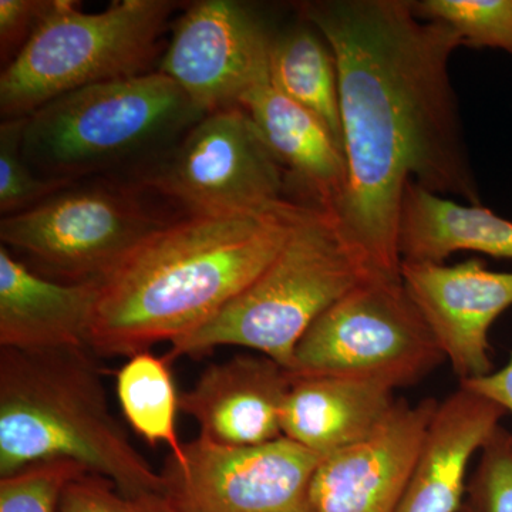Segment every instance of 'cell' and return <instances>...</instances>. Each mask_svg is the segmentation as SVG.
I'll return each instance as SVG.
<instances>
[{
	"label": "cell",
	"mask_w": 512,
	"mask_h": 512,
	"mask_svg": "<svg viewBox=\"0 0 512 512\" xmlns=\"http://www.w3.org/2000/svg\"><path fill=\"white\" fill-rule=\"evenodd\" d=\"M298 9L338 64L348 185L336 218L369 274L399 281L407 184L481 205L448 70L460 40L420 19L410 0H316Z\"/></svg>",
	"instance_id": "cell-1"
},
{
	"label": "cell",
	"mask_w": 512,
	"mask_h": 512,
	"mask_svg": "<svg viewBox=\"0 0 512 512\" xmlns=\"http://www.w3.org/2000/svg\"><path fill=\"white\" fill-rule=\"evenodd\" d=\"M305 205L184 217L158 229L97 285L94 355L131 357L200 328L274 261Z\"/></svg>",
	"instance_id": "cell-2"
},
{
	"label": "cell",
	"mask_w": 512,
	"mask_h": 512,
	"mask_svg": "<svg viewBox=\"0 0 512 512\" xmlns=\"http://www.w3.org/2000/svg\"><path fill=\"white\" fill-rule=\"evenodd\" d=\"M90 349L0 350V478L70 461L121 493H167V481L111 413Z\"/></svg>",
	"instance_id": "cell-3"
},
{
	"label": "cell",
	"mask_w": 512,
	"mask_h": 512,
	"mask_svg": "<svg viewBox=\"0 0 512 512\" xmlns=\"http://www.w3.org/2000/svg\"><path fill=\"white\" fill-rule=\"evenodd\" d=\"M205 114L156 70L49 101L26 117L22 153L46 180L128 177L163 156Z\"/></svg>",
	"instance_id": "cell-4"
},
{
	"label": "cell",
	"mask_w": 512,
	"mask_h": 512,
	"mask_svg": "<svg viewBox=\"0 0 512 512\" xmlns=\"http://www.w3.org/2000/svg\"><path fill=\"white\" fill-rule=\"evenodd\" d=\"M373 278L332 211L305 205L261 275L217 315L170 343L168 362L218 346L254 349L291 369L305 333L333 303Z\"/></svg>",
	"instance_id": "cell-5"
},
{
	"label": "cell",
	"mask_w": 512,
	"mask_h": 512,
	"mask_svg": "<svg viewBox=\"0 0 512 512\" xmlns=\"http://www.w3.org/2000/svg\"><path fill=\"white\" fill-rule=\"evenodd\" d=\"M187 3L119 0L84 13L50 0L42 22L0 76L2 119H23L49 101L92 84L156 72L171 18Z\"/></svg>",
	"instance_id": "cell-6"
},
{
	"label": "cell",
	"mask_w": 512,
	"mask_h": 512,
	"mask_svg": "<svg viewBox=\"0 0 512 512\" xmlns=\"http://www.w3.org/2000/svg\"><path fill=\"white\" fill-rule=\"evenodd\" d=\"M178 218L130 178L93 177L2 218L0 239L39 275L99 284L144 239Z\"/></svg>",
	"instance_id": "cell-7"
},
{
	"label": "cell",
	"mask_w": 512,
	"mask_h": 512,
	"mask_svg": "<svg viewBox=\"0 0 512 512\" xmlns=\"http://www.w3.org/2000/svg\"><path fill=\"white\" fill-rule=\"evenodd\" d=\"M127 178L180 218L274 211L299 201L241 106L205 114L163 156Z\"/></svg>",
	"instance_id": "cell-8"
},
{
	"label": "cell",
	"mask_w": 512,
	"mask_h": 512,
	"mask_svg": "<svg viewBox=\"0 0 512 512\" xmlns=\"http://www.w3.org/2000/svg\"><path fill=\"white\" fill-rule=\"evenodd\" d=\"M446 360L402 279L369 278L320 315L293 355L292 376H338L393 387Z\"/></svg>",
	"instance_id": "cell-9"
},
{
	"label": "cell",
	"mask_w": 512,
	"mask_h": 512,
	"mask_svg": "<svg viewBox=\"0 0 512 512\" xmlns=\"http://www.w3.org/2000/svg\"><path fill=\"white\" fill-rule=\"evenodd\" d=\"M322 457L282 436L228 447L198 437L184 464L163 473L177 512H313L311 485Z\"/></svg>",
	"instance_id": "cell-10"
},
{
	"label": "cell",
	"mask_w": 512,
	"mask_h": 512,
	"mask_svg": "<svg viewBox=\"0 0 512 512\" xmlns=\"http://www.w3.org/2000/svg\"><path fill=\"white\" fill-rule=\"evenodd\" d=\"M275 32L247 2L187 3L157 70L205 113L241 106L248 93L269 83Z\"/></svg>",
	"instance_id": "cell-11"
},
{
	"label": "cell",
	"mask_w": 512,
	"mask_h": 512,
	"mask_svg": "<svg viewBox=\"0 0 512 512\" xmlns=\"http://www.w3.org/2000/svg\"><path fill=\"white\" fill-rule=\"evenodd\" d=\"M402 282L461 382L490 375V329L512 306V272L480 258L456 265L402 262Z\"/></svg>",
	"instance_id": "cell-12"
},
{
	"label": "cell",
	"mask_w": 512,
	"mask_h": 512,
	"mask_svg": "<svg viewBox=\"0 0 512 512\" xmlns=\"http://www.w3.org/2000/svg\"><path fill=\"white\" fill-rule=\"evenodd\" d=\"M440 402L397 400L367 439L322 457L311 485L313 512H397Z\"/></svg>",
	"instance_id": "cell-13"
},
{
	"label": "cell",
	"mask_w": 512,
	"mask_h": 512,
	"mask_svg": "<svg viewBox=\"0 0 512 512\" xmlns=\"http://www.w3.org/2000/svg\"><path fill=\"white\" fill-rule=\"evenodd\" d=\"M292 382L291 370L271 357L239 355L207 367L180 394V410L197 421L202 439L259 446L282 437V407Z\"/></svg>",
	"instance_id": "cell-14"
},
{
	"label": "cell",
	"mask_w": 512,
	"mask_h": 512,
	"mask_svg": "<svg viewBox=\"0 0 512 512\" xmlns=\"http://www.w3.org/2000/svg\"><path fill=\"white\" fill-rule=\"evenodd\" d=\"M97 285L53 281L2 245L0 348L23 352L90 349Z\"/></svg>",
	"instance_id": "cell-15"
},
{
	"label": "cell",
	"mask_w": 512,
	"mask_h": 512,
	"mask_svg": "<svg viewBox=\"0 0 512 512\" xmlns=\"http://www.w3.org/2000/svg\"><path fill=\"white\" fill-rule=\"evenodd\" d=\"M505 414L463 387L440 402L397 512L460 511L468 466Z\"/></svg>",
	"instance_id": "cell-16"
},
{
	"label": "cell",
	"mask_w": 512,
	"mask_h": 512,
	"mask_svg": "<svg viewBox=\"0 0 512 512\" xmlns=\"http://www.w3.org/2000/svg\"><path fill=\"white\" fill-rule=\"evenodd\" d=\"M265 143L306 204L332 211L345 195L348 164L345 151L328 127L266 83L241 101Z\"/></svg>",
	"instance_id": "cell-17"
},
{
	"label": "cell",
	"mask_w": 512,
	"mask_h": 512,
	"mask_svg": "<svg viewBox=\"0 0 512 512\" xmlns=\"http://www.w3.org/2000/svg\"><path fill=\"white\" fill-rule=\"evenodd\" d=\"M396 390L373 380L293 376L282 407V436L320 457L372 436L393 412Z\"/></svg>",
	"instance_id": "cell-18"
},
{
	"label": "cell",
	"mask_w": 512,
	"mask_h": 512,
	"mask_svg": "<svg viewBox=\"0 0 512 512\" xmlns=\"http://www.w3.org/2000/svg\"><path fill=\"white\" fill-rule=\"evenodd\" d=\"M458 251L512 261V221L481 205L461 204L407 184L399 220L402 262L444 264Z\"/></svg>",
	"instance_id": "cell-19"
},
{
	"label": "cell",
	"mask_w": 512,
	"mask_h": 512,
	"mask_svg": "<svg viewBox=\"0 0 512 512\" xmlns=\"http://www.w3.org/2000/svg\"><path fill=\"white\" fill-rule=\"evenodd\" d=\"M269 83L315 114L343 148L338 64L328 40L302 16L275 32L269 52Z\"/></svg>",
	"instance_id": "cell-20"
},
{
	"label": "cell",
	"mask_w": 512,
	"mask_h": 512,
	"mask_svg": "<svg viewBox=\"0 0 512 512\" xmlns=\"http://www.w3.org/2000/svg\"><path fill=\"white\" fill-rule=\"evenodd\" d=\"M165 357L148 352L128 357L117 372V396L121 410L138 436L157 447L170 448V460L184 464L185 446L177 433L180 394L175 392L173 376Z\"/></svg>",
	"instance_id": "cell-21"
},
{
	"label": "cell",
	"mask_w": 512,
	"mask_h": 512,
	"mask_svg": "<svg viewBox=\"0 0 512 512\" xmlns=\"http://www.w3.org/2000/svg\"><path fill=\"white\" fill-rule=\"evenodd\" d=\"M412 6L420 19L453 30L461 46L512 56V0H414Z\"/></svg>",
	"instance_id": "cell-22"
},
{
	"label": "cell",
	"mask_w": 512,
	"mask_h": 512,
	"mask_svg": "<svg viewBox=\"0 0 512 512\" xmlns=\"http://www.w3.org/2000/svg\"><path fill=\"white\" fill-rule=\"evenodd\" d=\"M26 117L6 119L0 124V214L3 218L35 207L67 181L46 180L33 173L22 153Z\"/></svg>",
	"instance_id": "cell-23"
},
{
	"label": "cell",
	"mask_w": 512,
	"mask_h": 512,
	"mask_svg": "<svg viewBox=\"0 0 512 512\" xmlns=\"http://www.w3.org/2000/svg\"><path fill=\"white\" fill-rule=\"evenodd\" d=\"M87 473L70 461H47L0 478V512H59L60 495L77 474Z\"/></svg>",
	"instance_id": "cell-24"
},
{
	"label": "cell",
	"mask_w": 512,
	"mask_h": 512,
	"mask_svg": "<svg viewBox=\"0 0 512 512\" xmlns=\"http://www.w3.org/2000/svg\"><path fill=\"white\" fill-rule=\"evenodd\" d=\"M59 512H177L167 493L126 495L96 474L73 477L60 495Z\"/></svg>",
	"instance_id": "cell-25"
},
{
	"label": "cell",
	"mask_w": 512,
	"mask_h": 512,
	"mask_svg": "<svg viewBox=\"0 0 512 512\" xmlns=\"http://www.w3.org/2000/svg\"><path fill=\"white\" fill-rule=\"evenodd\" d=\"M468 490L478 512H512V433L505 427L498 426L481 448Z\"/></svg>",
	"instance_id": "cell-26"
},
{
	"label": "cell",
	"mask_w": 512,
	"mask_h": 512,
	"mask_svg": "<svg viewBox=\"0 0 512 512\" xmlns=\"http://www.w3.org/2000/svg\"><path fill=\"white\" fill-rule=\"evenodd\" d=\"M50 0H0V60L8 67L42 22Z\"/></svg>",
	"instance_id": "cell-27"
},
{
	"label": "cell",
	"mask_w": 512,
	"mask_h": 512,
	"mask_svg": "<svg viewBox=\"0 0 512 512\" xmlns=\"http://www.w3.org/2000/svg\"><path fill=\"white\" fill-rule=\"evenodd\" d=\"M460 387L470 390L503 407L505 412L512 413V353L507 365L490 375L478 379L461 382Z\"/></svg>",
	"instance_id": "cell-28"
},
{
	"label": "cell",
	"mask_w": 512,
	"mask_h": 512,
	"mask_svg": "<svg viewBox=\"0 0 512 512\" xmlns=\"http://www.w3.org/2000/svg\"><path fill=\"white\" fill-rule=\"evenodd\" d=\"M463 512H478L476 510V508L473 507V505H468V507H466V510H464Z\"/></svg>",
	"instance_id": "cell-29"
}]
</instances>
